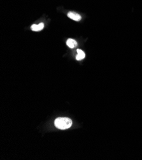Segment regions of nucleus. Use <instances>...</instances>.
Masks as SVG:
<instances>
[{
    "label": "nucleus",
    "mask_w": 142,
    "mask_h": 160,
    "mask_svg": "<svg viewBox=\"0 0 142 160\" xmlns=\"http://www.w3.org/2000/svg\"><path fill=\"white\" fill-rule=\"evenodd\" d=\"M68 17L70 19L74 20L75 21H80L82 19V17L81 15H79L77 13H75L73 12H70L68 14Z\"/></svg>",
    "instance_id": "2"
},
{
    "label": "nucleus",
    "mask_w": 142,
    "mask_h": 160,
    "mask_svg": "<svg viewBox=\"0 0 142 160\" xmlns=\"http://www.w3.org/2000/svg\"><path fill=\"white\" fill-rule=\"evenodd\" d=\"M44 28V24L43 23H40L38 25L37 24H33L31 27V29L33 32H40Z\"/></svg>",
    "instance_id": "3"
},
{
    "label": "nucleus",
    "mask_w": 142,
    "mask_h": 160,
    "mask_svg": "<svg viewBox=\"0 0 142 160\" xmlns=\"http://www.w3.org/2000/svg\"><path fill=\"white\" fill-rule=\"evenodd\" d=\"M77 52L78 53V54L76 56V59L77 61H81V60H82L85 58L86 54L83 51H82L81 49H77Z\"/></svg>",
    "instance_id": "5"
},
{
    "label": "nucleus",
    "mask_w": 142,
    "mask_h": 160,
    "mask_svg": "<svg viewBox=\"0 0 142 160\" xmlns=\"http://www.w3.org/2000/svg\"><path fill=\"white\" fill-rule=\"evenodd\" d=\"M54 124L59 130H66L72 125V121L67 117H59L55 120Z\"/></svg>",
    "instance_id": "1"
},
{
    "label": "nucleus",
    "mask_w": 142,
    "mask_h": 160,
    "mask_svg": "<svg viewBox=\"0 0 142 160\" xmlns=\"http://www.w3.org/2000/svg\"><path fill=\"white\" fill-rule=\"evenodd\" d=\"M66 45H67L70 48H73L77 46V42L73 39L69 38L67 42H66Z\"/></svg>",
    "instance_id": "4"
}]
</instances>
